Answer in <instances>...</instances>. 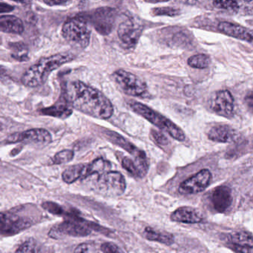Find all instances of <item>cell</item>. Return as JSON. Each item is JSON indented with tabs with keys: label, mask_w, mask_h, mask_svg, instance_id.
Instances as JSON below:
<instances>
[{
	"label": "cell",
	"mask_w": 253,
	"mask_h": 253,
	"mask_svg": "<svg viewBox=\"0 0 253 253\" xmlns=\"http://www.w3.org/2000/svg\"><path fill=\"white\" fill-rule=\"evenodd\" d=\"M64 97L72 108L94 118L106 120L114 114L111 101L100 91L80 80L67 84Z\"/></svg>",
	"instance_id": "6da1fadb"
},
{
	"label": "cell",
	"mask_w": 253,
	"mask_h": 253,
	"mask_svg": "<svg viewBox=\"0 0 253 253\" xmlns=\"http://www.w3.org/2000/svg\"><path fill=\"white\" fill-rule=\"evenodd\" d=\"M75 56L71 53H57L41 58L30 67L22 77V83L27 87H37L47 80L50 73L64 64L71 62Z\"/></svg>",
	"instance_id": "7a4b0ae2"
},
{
	"label": "cell",
	"mask_w": 253,
	"mask_h": 253,
	"mask_svg": "<svg viewBox=\"0 0 253 253\" xmlns=\"http://www.w3.org/2000/svg\"><path fill=\"white\" fill-rule=\"evenodd\" d=\"M129 105L134 112L139 114L161 130L169 134L176 141H184L186 139L185 134L181 128L178 127L173 122L171 121L169 119L167 118L158 111L136 101H130Z\"/></svg>",
	"instance_id": "3957f363"
},
{
	"label": "cell",
	"mask_w": 253,
	"mask_h": 253,
	"mask_svg": "<svg viewBox=\"0 0 253 253\" xmlns=\"http://www.w3.org/2000/svg\"><path fill=\"white\" fill-rule=\"evenodd\" d=\"M62 35L66 41L78 49H86L90 44V30L83 16H76L65 21Z\"/></svg>",
	"instance_id": "277c9868"
},
{
	"label": "cell",
	"mask_w": 253,
	"mask_h": 253,
	"mask_svg": "<svg viewBox=\"0 0 253 253\" xmlns=\"http://www.w3.org/2000/svg\"><path fill=\"white\" fill-rule=\"evenodd\" d=\"M114 82L126 95L140 97L147 92L145 82L138 76L124 69H119L112 74Z\"/></svg>",
	"instance_id": "5b68a950"
},
{
	"label": "cell",
	"mask_w": 253,
	"mask_h": 253,
	"mask_svg": "<svg viewBox=\"0 0 253 253\" xmlns=\"http://www.w3.org/2000/svg\"><path fill=\"white\" fill-rule=\"evenodd\" d=\"M91 233V230L85 224V221L79 217L71 218L54 226L49 232V237L54 239H63L66 236L85 237Z\"/></svg>",
	"instance_id": "8992f818"
},
{
	"label": "cell",
	"mask_w": 253,
	"mask_h": 253,
	"mask_svg": "<svg viewBox=\"0 0 253 253\" xmlns=\"http://www.w3.org/2000/svg\"><path fill=\"white\" fill-rule=\"evenodd\" d=\"M117 12L113 7H103L95 9L84 18L91 22L95 29L103 35H108L114 29Z\"/></svg>",
	"instance_id": "52a82bcc"
},
{
	"label": "cell",
	"mask_w": 253,
	"mask_h": 253,
	"mask_svg": "<svg viewBox=\"0 0 253 253\" xmlns=\"http://www.w3.org/2000/svg\"><path fill=\"white\" fill-rule=\"evenodd\" d=\"M32 226V221L27 217L13 212H0V235L14 236Z\"/></svg>",
	"instance_id": "ba28073f"
},
{
	"label": "cell",
	"mask_w": 253,
	"mask_h": 253,
	"mask_svg": "<svg viewBox=\"0 0 253 253\" xmlns=\"http://www.w3.org/2000/svg\"><path fill=\"white\" fill-rule=\"evenodd\" d=\"M98 187L107 196H121L126 190V179L120 172H106L99 176Z\"/></svg>",
	"instance_id": "9c48e42d"
},
{
	"label": "cell",
	"mask_w": 253,
	"mask_h": 253,
	"mask_svg": "<svg viewBox=\"0 0 253 253\" xmlns=\"http://www.w3.org/2000/svg\"><path fill=\"white\" fill-rule=\"evenodd\" d=\"M143 31V25L132 18H128L119 25V39L126 49L135 47Z\"/></svg>",
	"instance_id": "30bf717a"
},
{
	"label": "cell",
	"mask_w": 253,
	"mask_h": 253,
	"mask_svg": "<svg viewBox=\"0 0 253 253\" xmlns=\"http://www.w3.org/2000/svg\"><path fill=\"white\" fill-rule=\"evenodd\" d=\"M210 107L215 114L230 118L234 111V99L228 90L215 92L210 100Z\"/></svg>",
	"instance_id": "8fae6325"
},
{
	"label": "cell",
	"mask_w": 253,
	"mask_h": 253,
	"mask_svg": "<svg viewBox=\"0 0 253 253\" xmlns=\"http://www.w3.org/2000/svg\"><path fill=\"white\" fill-rule=\"evenodd\" d=\"M212 174L207 169L199 171L196 175L180 184L178 191L182 195L197 194L204 191L211 184Z\"/></svg>",
	"instance_id": "7c38bea8"
},
{
	"label": "cell",
	"mask_w": 253,
	"mask_h": 253,
	"mask_svg": "<svg viewBox=\"0 0 253 253\" xmlns=\"http://www.w3.org/2000/svg\"><path fill=\"white\" fill-rule=\"evenodd\" d=\"M7 141L10 144L25 142L46 145L51 143L52 137L50 132L46 129H33L12 134L8 137Z\"/></svg>",
	"instance_id": "4fadbf2b"
},
{
	"label": "cell",
	"mask_w": 253,
	"mask_h": 253,
	"mask_svg": "<svg viewBox=\"0 0 253 253\" xmlns=\"http://www.w3.org/2000/svg\"><path fill=\"white\" fill-rule=\"evenodd\" d=\"M218 30L220 32L229 37L253 44V31L239 24L230 22H221L218 23Z\"/></svg>",
	"instance_id": "5bb4252c"
},
{
	"label": "cell",
	"mask_w": 253,
	"mask_h": 253,
	"mask_svg": "<svg viewBox=\"0 0 253 253\" xmlns=\"http://www.w3.org/2000/svg\"><path fill=\"white\" fill-rule=\"evenodd\" d=\"M208 136L214 142L228 144L236 141L239 135L236 129L228 125H217L210 129Z\"/></svg>",
	"instance_id": "9a60e30c"
},
{
	"label": "cell",
	"mask_w": 253,
	"mask_h": 253,
	"mask_svg": "<svg viewBox=\"0 0 253 253\" xmlns=\"http://www.w3.org/2000/svg\"><path fill=\"white\" fill-rule=\"evenodd\" d=\"M212 203L214 209L218 212L228 210L233 203L231 190L226 186H220L212 191Z\"/></svg>",
	"instance_id": "2e32d148"
},
{
	"label": "cell",
	"mask_w": 253,
	"mask_h": 253,
	"mask_svg": "<svg viewBox=\"0 0 253 253\" xmlns=\"http://www.w3.org/2000/svg\"><path fill=\"white\" fill-rule=\"evenodd\" d=\"M171 220L184 224H198L203 220L202 213L190 206H181L175 209L170 215Z\"/></svg>",
	"instance_id": "e0dca14e"
},
{
	"label": "cell",
	"mask_w": 253,
	"mask_h": 253,
	"mask_svg": "<svg viewBox=\"0 0 253 253\" xmlns=\"http://www.w3.org/2000/svg\"><path fill=\"white\" fill-rule=\"evenodd\" d=\"M105 135L113 144H116V145L119 146L123 150H126L131 155L133 156L134 158L138 159L147 157L144 151L138 150L134 144L129 142L128 140H126V138H125L124 137L122 136L117 132H113V131H107L105 132Z\"/></svg>",
	"instance_id": "ac0fdd59"
},
{
	"label": "cell",
	"mask_w": 253,
	"mask_h": 253,
	"mask_svg": "<svg viewBox=\"0 0 253 253\" xmlns=\"http://www.w3.org/2000/svg\"><path fill=\"white\" fill-rule=\"evenodd\" d=\"M0 31L7 34H22L24 31L23 22L13 15L0 16Z\"/></svg>",
	"instance_id": "d6986e66"
},
{
	"label": "cell",
	"mask_w": 253,
	"mask_h": 253,
	"mask_svg": "<svg viewBox=\"0 0 253 253\" xmlns=\"http://www.w3.org/2000/svg\"><path fill=\"white\" fill-rule=\"evenodd\" d=\"M42 114L60 119H66L72 114L73 110L67 101H58L54 105L40 111Z\"/></svg>",
	"instance_id": "ffe728a7"
},
{
	"label": "cell",
	"mask_w": 253,
	"mask_h": 253,
	"mask_svg": "<svg viewBox=\"0 0 253 253\" xmlns=\"http://www.w3.org/2000/svg\"><path fill=\"white\" fill-rule=\"evenodd\" d=\"M144 237L147 240L159 242L168 246L174 243V237L171 233L156 231L151 227H146L144 230Z\"/></svg>",
	"instance_id": "44dd1931"
},
{
	"label": "cell",
	"mask_w": 253,
	"mask_h": 253,
	"mask_svg": "<svg viewBox=\"0 0 253 253\" xmlns=\"http://www.w3.org/2000/svg\"><path fill=\"white\" fill-rule=\"evenodd\" d=\"M87 165L77 164L70 166L62 173V180L67 184H72L80 178L85 176Z\"/></svg>",
	"instance_id": "7402d4cb"
},
{
	"label": "cell",
	"mask_w": 253,
	"mask_h": 253,
	"mask_svg": "<svg viewBox=\"0 0 253 253\" xmlns=\"http://www.w3.org/2000/svg\"><path fill=\"white\" fill-rule=\"evenodd\" d=\"M111 163L108 160L103 158L96 159L90 164L87 165L84 178H87L93 174H97L100 176V175L109 172V169H111Z\"/></svg>",
	"instance_id": "603a6c76"
},
{
	"label": "cell",
	"mask_w": 253,
	"mask_h": 253,
	"mask_svg": "<svg viewBox=\"0 0 253 253\" xmlns=\"http://www.w3.org/2000/svg\"><path fill=\"white\" fill-rule=\"evenodd\" d=\"M11 56L19 62H25L29 59V50L26 44L22 42L9 43Z\"/></svg>",
	"instance_id": "cb8c5ba5"
},
{
	"label": "cell",
	"mask_w": 253,
	"mask_h": 253,
	"mask_svg": "<svg viewBox=\"0 0 253 253\" xmlns=\"http://www.w3.org/2000/svg\"><path fill=\"white\" fill-rule=\"evenodd\" d=\"M230 244L242 248H253V237L250 233L245 231L236 232L230 235Z\"/></svg>",
	"instance_id": "d4e9b609"
},
{
	"label": "cell",
	"mask_w": 253,
	"mask_h": 253,
	"mask_svg": "<svg viewBox=\"0 0 253 253\" xmlns=\"http://www.w3.org/2000/svg\"><path fill=\"white\" fill-rule=\"evenodd\" d=\"M211 59L208 55L205 53H199L190 56L187 60V64L193 68L205 69L208 68L211 64Z\"/></svg>",
	"instance_id": "484cf974"
},
{
	"label": "cell",
	"mask_w": 253,
	"mask_h": 253,
	"mask_svg": "<svg viewBox=\"0 0 253 253\" xmlns=\"http://www.w3.org/2000/svg\"><path fill=\"white\" fill-rule=\"evenodd\" d=\"M74 152L72 150H62L59 152L56 153L54 157L52 159L53 164H62V163H68L74 159Z\"/></svg>",
	"instance_id": "4316f807"
},
{
	"label": "cell",
	"mask_w": 253,
	"mask_h": 253,
	"mask_svg": "<svg viewBox=\"0 0 253 253\" xmlns=\"http://www.w3.org/2000/svg\"><path fill=\"white\" fill-rule=\"evenodd\" d=\"M38 245L34 239H30L20 245L15 253H39Z\"/></svg>",
	"instance_id": "83f0119b"
},
{
	"label": "cell",
	"mask_w": 253,
	"mask_h": 253,
	"mask_svg": "<svg viewBox=\"0 0 253 253\" xmlns=\"http://www.w3.org/2000/svg\"><path fill=\"white\" fill-rule=\"evenodd\" d=\"M152 13L154 16H178L180 10L174 7H155L152 10Z\"/></svg>",
	"instance_id": "f1b7e54d"
},
{
	"label": "cell",
	"mask_w": 253,
	"mask_h": 253,
	"mask_svg": "<svg viewBox=\"0 0 253 253\" xmlns=\"http://www.w3.org/2000/svg\"><path fill=\"white\" fill-rule=\"evenodd\" d=\"M43 209L53 215H61L64 213V209L60 205L52 202H46L42 204Z\"/></svg>",
	"instance_id": "f546056e"
},
{
	"label": "cell",
	"mask_w": 253,
	"mask_h": 253,
	"mask_svg": "<svg viewBox=\"0 0 253 253\" xmlns=\"http://www.w3.org/2000/svg\"><path fill=\"white\" fill-rule=\"evenodd\" d=\"M212 4L217 8L224 9V10H237L239 8V4L236 1H212Z\"/></svg>",
	"instance_id": "4dcf8cb0"
},
{
	"label": "cell",
	"mask_w": 253,
	"mask_h": 253,
	"mask_svg": "<svg viewBox=\"0 0 253 253\" xmlns=\"http://www.w3.org/2000/svg\"><path fill=\"white\" fill-rule=\"evenodd\" d=\"M122 165H123V167L131 175L138 177V169L135 166V162L132 159L127 157H124L122 161Z\"/></svg>",
	"instance_id": "1f68e13d"
},
{
	"label": "cell",
	"mask_w": 253,
	"mask_h": 253,
	"mask_svg": "<svg viewBox=\"0 0 253 253\" xmlns=\"http://www.w3.org/2000/svg\"><path fill=\"white\" fill-rule=\"evenodd\" d=\"M74 253H99L97 248L91 244L83 243L79 245Z\"/></svg>",
	"instance_id": "d6a6232c"
},
{
	"label": "cell",
	"mask_w": 253,
	"mask_h": 253,
	"mask_svg": "<svg viewBox=\"0 0 253 253\" xmlns=\"http://www.w3.org/2000/svg\"><path fill=\"white\" fill-rule=\"evenodd\" d=\"M151 135L154 141L159 145L166 146L169 144L168 138L162 132H159V131L152 129Z\"/></svg>",
	"instance_id": "836d02e7"
},
{
	"label": "cell",
	"mask_w": 253,
	"mask_h": 253,
	"mask_svg": "<svg viewBox=\"0 0 253 253\" xmlns=\"http://www.w3.org/2000/svg\"><path fill=\"white\" fill-rule=\"evenodd\" d=\"M101 250L104 253H124L115 244L107 242L101 247Z\"/></svg>",
	"instance_id": "e575fe53"
},
{
	"label": "cell",
	"mask_w": 253,
	"mask_h": 253,
	"mask_svg": "<svg viewBox=\"0 0 253 253\" xmlns=\"http://www.w3.org/2000/svg\"><path fill=\"white\" fill-rule=\"evenodd\" d=\"M10 80H11V77L8 70L3 65H0V81L4 84H7L10 82Z\"/></svg>",
	"instance_id": "d590c367"
},
{
	"label": "cell",
	"mask_w": 253,
	"mask_h": 253,
	"mask_svg": "<svg viewBox=\"0 0 253 253\" xmlns=\"http://www.w3.org/2000/svg\"><path fill=\"white\" fill-rule=\"evenodd\" d=\"M44 4L50 6L55 5H65V4H70L71 1H66V0H50V1H43Z\"/></svg>",
	"instance_id": "8d00e7d4"
},
{
	"label": "cell",
	"mask_w": 253,
	"mask_h": 253,
	"mask_svg": "<svg viewBox=\"0 0 253 253\" xmlns=\"http://www.w3.org/2000/svg\"><path fill=\"white\" fill-rule=\"evenodd\" d=\"M14 9L11 4L6 2H0V13H9Z\"/></svg>",
	"instance_id": "74e56055"
},
{
	"label": "cell",
	"mask_w": 253,
	"mask_h": 253,
	"mask_svg": "<svg viewBox=\"0 0 253 253\" xmlns=\"http://www.w3.org/2000/svg\"><path fill=\"white\" fill-rule=\"evenodd\" d=\"M245 102L247 106L253 111V92H250L247 94L245 98Z\"/></svg>",
	"instance_id": "f35d334b"
},
{
	"label": "cell",
	"mask_w": 253,
	"mask_h": 253,
	"mask_svg": "<svg viewBox=\"0 0 253 253\" xmlns=\"http://www.w3.org/2000/svg\"><path fill=\"white\" fill-rule=\"evenodd\" d=\"M230 248L239 253H251V249L250 248H242V247L236 246V245H231V244L230 245Z\"/></svg>",
	"instance_id": "ab89813d"
},
{
	"label": "cell",
	"mask_w": 253,
	"mask_h": 253,
	"mask_svg": "<svg viewBox=\"0 0 253 253\" xmlns=\"http://www.w3.org/2000/svg\"><path fill=\"white\" fill-rule=\"evenodd\" d=\"M1 128H2V124H1V123H0V129H1Z\"/></svg>",
	"instance_id": "60d3db41"
},
{
	"label": "cell",
	"mask_w": 253,
	"mask_h": 253,
	"mask_svg": "<svg viewBox=\"0 0 253 253\" xmlns=\"http://www.w3.org/2000/svg\"><path fill=\"white\" fill-rule=\"evenodd\" d=\"M0 253H1V252H0Z\"/></svg>",
	"instance_id": "b9f144b4"
}]
</instances>
